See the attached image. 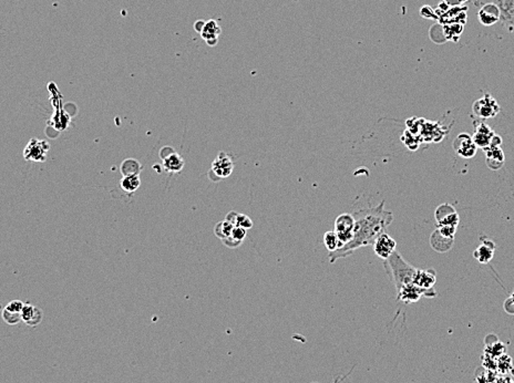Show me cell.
<instances>
[{"label": "cell", "instance_id": "30", "mask_svg": "<svg viewBox=\"0 0 514 383\" xmlns=\"http://www.w3.org/2000/svg\"><path fill=\"white\" fill-rule=\"evenodd\" d=\"M204 26H205V21L199 20V21H196V22H195L194 29H195V30H198V31L201 33V32H202L203 28H204Z\"/></svg>", "mask_w": 514, "mask_h": 383}, {"label": "cell", "instance_id": "9", "mask_svg": "<svg viewBox=\"0 0 514 383\" xmlns=\"http://www.w3.org/2000/svg\"><path fill=\"white\" fill-rule=\"evenodd\" d=\"M436 226H453L457 227L459 224V215L455 212L454 207L450 204H442L436 210Z\"/></svg>", "mask_w": 514, "mask_h": 383}, {"label": "cell", "instance_id": "12", "mask_svg": "<svg viewBox=\"0 0 514 383\" xmlns=\"http://www.w3.org/2000/svg\"><path fill=\"white\" fill-rule=\"evenodd\" d=\"M494 135H496V133L493 132V130L491 129L485 122L480 121L475 125V131L472 137V140L478 148L485 150L491 145Z\"/></svg>", "mask_w": 514, "mask_h": 383}, {"label": "cell", "instance_id": "26", "mask_svg": "<svg viewBox=\"0 0 514 383\" xmlns=\"http://www.w3.org/2000/svg\"><path fill=\"white\" fill-rule=\"evenodd\" d=\"M1 315H2V319L5 320L8 324H16V323L19 322V321L21 320V315H20V313L10 312V311L7 310V309H3Z\"/></svg>", "mask_w": 514, "mask_h": 383}, {"label": "cell", "instance_id": "23", "mask_svg": "<svg viewBox=\"0 0 514 383\" xmlns=\"http://www.w3.org/2000/svg\"><path fill=\"white\" fill-rule=\"evenodd\" d=\"M226 219L230 220L231 223H233L235 226L243 227V228H245V230H249V228L253 227L252 219H250L249 216H246L244 214H239V213L237 212L229 213L226 216Z\"/></svg>", "mask_w": 514, "mask_h": 383}, {"label": "cell", "instance_id": "20", "mask_svg": "<svg viewBox=\"0 0 514 383\" xmlns=\"http://www.w3.org/2000/svg\"><path fill=\"white\" fill-rule=\"evenodd\" d=\"M219 34H221V28H219V26L215 20L205 22V26H204L202 32H201V36L210 46H215L218 44Z\"/></svg>", "mask_w": 514, "mask_h": 383}, {"label": "cell", "instance_id": "22", "mask_svg": "<svg viewBox=\"0 0 514 383\" xmlns=\"http://www.w3.org/2000/svg\"><path fill=\"white\" fill-rule=\"evenodd\" d=\"M141 185V179L140 175H130V176H123L121 182H120V186L125 191L126 194H133L137 189L140 187Z\"/></svg>", "mask_w": 514, "mask_h": 383}, {"label": "cell", "instance_id": "13", "mask_svg": "<svg viewBox=\"0 0 514 383\" xmlns=\"http://www.w3.org/2000/svg\"><path fill=\"white\" fill-rule=\"evenodd\" d=\"M49 150V144L46 141H39L37 138H32L29 144L26 146L25 158L38 162L46 161V155Z\"/></svg>", "mask_w": 514, "mask_h": 383}, {"label": "cell", "instance_id": "28", "mask_svg": "<svg viewBox=\"0 0 514 383\" xmlns=\"http://www.w3.org/2000/svg\"><path fill=\"white\" fill-rule=\"evenodd\" d=\"M420 14L421 16H422L423 18H427V19H438V17L436 16V10L432 9L430 6H423L422 8H421L420 10Z\"/></svg>", "mask_w": 514, "mask_h": 383}, {"label": "cell", "instance_id": "11", "mask_svg": "<svg viewBox=\"0 0 514 383\" xmlns=\"http://www.w3.org/2000/svg\"><path fill=\"white\" fill-rule=\"evenodd\" d=\"M453 148L460 156L463 158H471L477 154L478 146L467 133L459 134L453 142Z\"/></svg>", "mask_w": 514, "mask_h": 383}, {"label": "cell", "instance_id": "31", "mask_svg": "<svg viewBox=\"0 0 514 383\" xmlns=\"http://www.w3.org/2000/svg\"><path fill=\"white\" fill-rule=\"evenodd\" d=\"M467 1V0H455V5H459V3H463Z\"/></svg>", "mask_w": 514, "mask_h": 383}, {"label": "cell", "instance_id": "8", "mask_svg": "<svg viewBox=\"0 0 514 383\" xmlns=\"http://www.w3.org/2000/svg\"><path fill=\"white\" fill-rule=\"evenodd\" d=\"M500 13V21L510 32H514V0H493Z\"/></svg>", "mask_w": 514, "mask_h": 383}, {"label": "cell", "instance_id": "3", "mask_svg": "<svg viewBox=\"0 0 514 383\" xmlns=\"http://www.w3.org/2000/svg\"><path fill=\"white\" fill-rule=\"evenodd\" d=\"M472 112L474 115H477L479 119H481V121H483V120L496 117L500 112V106L492 95L486 93L473 103Z\"/></svg>", "mask_w": 514, "mask_h": 383}, {"label": "cell", "instance_id": "7", "mask_svg": "<svg viewBox=\"0 0 514 383\" xmlns=\"http://www.w3.org/2000/svg\"><path fill=\"white\" fill-rule=\"evenodd\" d=\"M233 169L234 164L232 162L231 156L227 155L226 153L221 152L212 163L210 173H213V175L215 176L213 181H218L230 176L232 172H233Z\"/></svg>", "mask_w": 514, "mask_h": 383}, {"label": "cell", "instance_id": "29", "mask_svg": "<svg viewBox=\"0 0 514 383\" xmlns=\"http://www.w3.org/2000/svg\"><path fill=\"white\" fill-rule=\"evenodd\" d=\"M504 310L509 313H514V301L510 297L504 301Z\"/></svg>", "mask_w": 514, "mask_h": 383}, {"label": "cell", "instance_id": "17", "mask_svg": "<svg viewBox=\"0 0 514 383\" xmlns=\"http://www.w3.org/2000/svg\"><path fill=\"white\" fill-rule=\"evenodd\" d=\"M478 19L483 26H492L500 20V13L493 2L486 3L479 10Z\"/></svg>", "mask_w": 514, "mask_h": 383}, {"label": "cell", "instance_id": "15", "mask_svg": "<svg viewBox=\"0 0 514 383\" xmlns=\"http://www.w3.org/2000/svg\"><path fill=\"white\" fill-rule=\"evenodd\" d=\"M426 296V293L422 289H420L418 286L415 284H408L401 287L399 290H397V297L398 300L403 301L405 304H412L418 301L421 297Z\"/></svg>", "mask_w": 514, "mask_h": 383}, {"label": "cell", "instance_id": "10", "mask_svg": "<svg viewBox=\"0 0 514 383\" xmlns=\"http://www.w3.org/2000/svg\"><path fill=\"white\" fill-rule=\"evenodd\" d=\"M373 245L374 254L379 258L384 259V260L391 256L397 248V243L395 239L386 233L381 234L379 237L374 241Z\"/></svg>", "mask_w": 514, "mask_h": 383}, {"label": "cell", "instance_id": "27", "mask_svg": "<svg viewBox=\"0 0 514 383\" xmlns=\"http://www.w3.org/2000/svg\"><path fill=\"white\" fill-rule=\"evenodd\" d=\"M25 304L22 303L21 300H13L10 301V303L6 306L5 309H7V310L10 311V312H15V313H21V310L22 308H24Z\"/></svg>", "mask_w": 514, "mask_h": 383}, {"label": "cell", "instance_id": "4", "mask_svg": "<svg viewBox=\"0 0 514 383\" xmlns=\"http://www.w3.org/2000/svg\"><path fill=\"white\" fill-rule=\"evenodd\" d=\"M355 228V218L353 214H342L335 220V234L340 242L342 247L349 243L353 238Z\"/></svg>", "mask_w": 514, "mask_h": 383}, {"label": "cell", "instance_id": "2", "mask_svg": "<svg viewBox=\"0 0 514 383\" xmlns=\"http://www.w3.org/2000/svg\"><path fill=\"white\" fill-rule=\"evenodd\" d=\"M384 265L390 278L395 282L397 290L405 285L412 284L417 268L405 261L398 251H395L388 259H386Z\"/></svg>", "mask_w": 514, "mask_h": 383}, {"label": "cell", "instance_id": "19", "mask_svg": "<svg viewBox=\"0 0 514 383\" xmlns=\"http://www.w3.org/2000/svg\"><path fill=\"white\" fill-rule=\"evenodd\" d=\"M431 247L439 253H444L453 246V238H449L440 233L439 230H435L430 237Z\"/></svg>", "mask_w": 514, "mask_h": 383}, {"label": "cell", "instance_id": "21", "mask_svg": "<svg viewBox=\"0 0 514 383\" xmlns=\"http://www.w3.org/2000/svg\"><path fill=\"white\" fill-rule=\"evenodd\" d=\"M121 173L123 176H130V175H140L142 171V166L139 163V161L134 160V158H126L122 162L121 164Z\"/></svg>", "mask_w": 514, "mask_h": 383}, {"label": "cell", "instance_id": "32", "mask_svg": "<svg viewBox=\"0 0 514 383\" xmlns=\"http://www.w3.org/2000/svg\"><path fill=\"white\" fill-rule=\"evenodd\" d=\"M510 298H511V299L514 301V290H513V292L511 293V296H510Z\"/></svg>", "mask_w": 514, "mask_h": 383}, {"label": "cell", "instance_id": "16", "mask_svg": "<svg viewBox=\"0 0 514 383\" xmlns=\"http://www.w3.org/2000/svg\"><path fill=\"white\" fill-rule=\"evenodd\" d=\"M21 320L30 327H36L44 319V311L36 306L25 304L21 310Z\"/></svg>", "mask_w": 514, "mask_h": 383}, {"label": "cell", "instance_id": "6", "mask_svg": "<svg viewBox=\"0 0 514 383\" xmlns=\"http://www.w3.org/2000/svg\"><path fill=\"white\" fill-rule=\"evenodd\" d=\"M413 284L422 289L427 297H435L436 293L434 289L436 284V272L435 270H421L417 269L413 277Z\"/></svg>", "mask_w": 514, "mask_h": 383}, {"label": "cell", "instance_id": "5", "mask_svg": "<svg viewBox=\"0 0 514 383\" xmlns=\"http://www.w3.org/2000/svg\"><path fill=\"white\" fill-rule=\"evenodd\" d=\"M162 166L169 173H180L184 168V160L172 148L164 146L160 151Z\"/></svg>", "mask_w": 514, "mask_h": 383}, {"label": "cell", "instance_id": "24", "mask_svg": "<svg viewBox=\"0 0 514 383\" xmlns=\"http://www.w3.org/2000/svg\"><path fill=\"white\" fill-rule=\"evenodd\" d=\"M234 227H235L234 224L231 223L230 220H227L225 218L223 222H219L218 225L215 226L214 233L219 239H221L222 242H224L232 235V231H233Z\"/></svg>", "mask_w": 514, "mask_h": 383}, {"label": "cell", "instance_id": "1", "mask_svg": "<svg viewBox=\"0 0 514 383\" xmlns=\"http://www.w3.org/2000/svg\"><path fill=\"white\" fill-rule=\"evenodd\" d=\"M353 216L355 218L353 238L346 245L328 255L330 264H334L338 259L350 256L361 247L373 245L381 234L386 233L393 220L392 213L385 210V202L374 207L355 212Z\"/></svg>", "mask_w": 514, "mask_h": 383}, {"label": "cell", "instance_id": "18", "mask_svg": "<svg viewBox=\"0 0 514 383\" xmlns=\"http://www.w3.org/2000/svg\"><path fill=\"white\" fill-rule=\"evenodd\" d=\"M484 151L486 154V165H488V168L493 169V171L500 169L503 166L505 160L504 153L500 146H489Z\"/></svg>", "mask_w": 514, "mask_h": 383}, {"label": "cell", "instance_id": "14", "mask_svg": "<svg viewBox=\"0 0 514 383\" xmlns=\"http://www.w3.org/2000/svg\"><path fill=\"white\" fill-rule=\"evenodd\" d=\"M497 246L491 239L485 237L481 238V245L478 246V248L474 250L473 257L480 262V264H488L494 257Z\"/></svg>", "mask_w": 514, "mask_h": 383}, {"label": "cell", "instance_id": "25", "mask_svg": "<svg viewBox=\"0 0 514 383\" xmlns=\"http://www.w3.org/2000/svg\"><path fill=\"white\" fill-rule=\"evenodd\" d=\"M324 244H325V247H326L329 253H332V251L337 250V249L340 248V247H342V245H340L339 239L337 237V235L335 234L334 230H332V231H327V233H325V235H324Z\"/></svg>", "mask_w": 514, "mask_h": 383}]
</instances>
